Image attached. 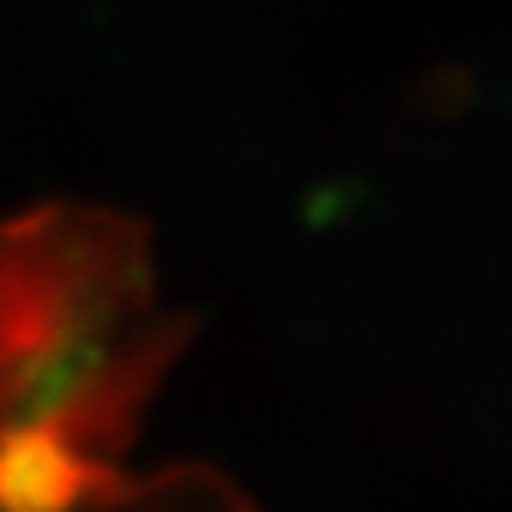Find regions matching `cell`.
Masks as SVG:
<instances>
[{
	"label": "cell",
	"instance_id": "1",
	"mask_svg": "<svg viewBox=\"0 0 512 512\" xmlns=\"http://www.w3.org/2000/svg\"><path fill=\"white\" fill-rule=\"evenodd\" d=\"M0 512H254V504L202 468L37 464L0 468Z\"/></svg>",
	"mask_w": 512,
	"mask_h": 512
}]
</instances>
